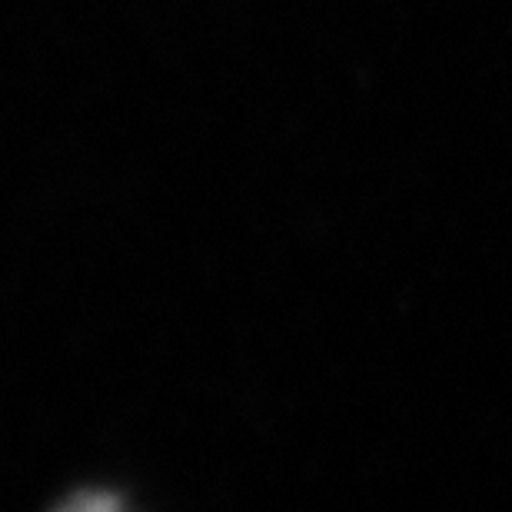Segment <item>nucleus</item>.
I'll return each mask as SVG.
<instances>
[{
	"instance_id": "nucleus-1",
	"label": "nucleus",
	"mask_w": 512,
	"mask_h": 512,
	"mask_svg": "<svg viewBox=\"0 0 512 512\" xmlns=\"http://www.w3.org/2000/svg\"><path fill=\"white\" fill-rule=\"evenodd\" d=\"M60 512H120V509L110 499H77V503L64 506Z\"/></svg>"
}]
</instances>
